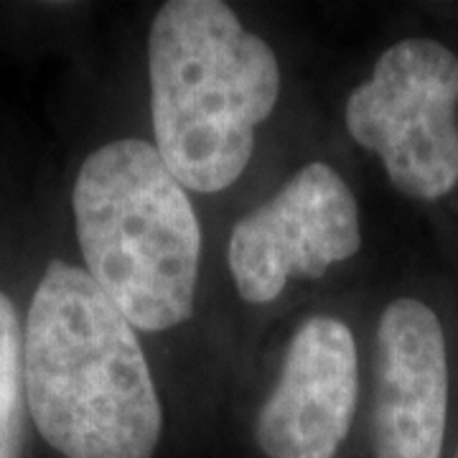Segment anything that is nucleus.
Here are the masks:
<instances>
[{"label": "nucleus", "instance_id": "1", "mask_svg": "<svg viewBox=\"0 0 458 458\" xmlns=\"http://www.w3.org/2000/svg\"><path fill=\"white\" fill-rule=\"evenodd\" d=\"M29 412L66 458H150L164 410L138 334L92 276L51 260L23 328Z\"/></svg>", "mask_w": 458, "mask_h": 458}, {"label": "nucleus", "instance_id": "2", "mask_svg": "<svg viewBox=\"0 0 458 458\" xmlns=\"http://www.w3.org/2000/svg\"><path fill=\"white\" fill-rule=\"evenodd\" d=\"M156 150L183 189L232 186L280 95L273 49L227 3L171 0L148 36Z\"/></svg>", "mask_w": 458, "mask_h": 458}, {"label": "nucleus", "instance_id": "3", "mask_svg": "<svg viewBox=\"0 0 458 458\" xmlns=\"http://www.w3.org/2000/svg\"><path fill=\"white\" fill-rule=\"evenodd\" d=\"M87 273L135 328L168 331L194 311L201 227L156 146L98 148L72 194Z\"/></svg>", "mask_w": 458, "mask_h": 458}, {"label": "nucleus", "instance_id": "4", "mask_svg": "<svg viewBox=\"0 0 458 458\" xmlns=\"http://www.w3.org/2000/svg\"><path fill=\"white\" fill-rule=\"evenodd\" d=\"M458 56L430 38H405L377 59L346 99V128L375 150L397 191L438 199L458 181Z\"/></svg>", "mask_w": 458, "mask_h": 458}, {"label": "nucleus", "instance_id": "5", "mask_svg": "<svg viewBox=\"0 0 458 458\" xmlns=\"http://www.w3.org/2000/svg\"><path fill=\"white\" fill-rule=\"evenodd\" d=\"M361 245L352 189L327 164H309L229 237V270L247 303L276 301L288 278H321Z\"/></svg>", "mask_w": 458, "mask_h": 458}, {"label": "nucleus", "instance_id": "6", "mask_svg": "<svg viewBox=\"0 0 458 458\" xmlns=\"http://www.w3.org/2000/svg\"><path fill=\"white\" fill-rule=\"evenodd\" d=\"M360 390L357 344L331 316L295 331L278 387L258 415V443L267 458H334L346 438Z\"/></svg>", "mask_w": 458, "mask_h": 458}, {"label": "nucleus", "instance_id": "7", "mask_svg": "<svg viewBox=\"0 0 458 458\" xmlns=\"http://www.w3.org/2000/svg\"><path fill=\"white\" fill-rule=\"evenodd\" d=\"M448 412V360L438 316L397 298L377 328V458H441Z\"/></svg>", "mask_w": 458, "mask_h": 458}, {"label": "nucleus", "instance_id": "8", "mask_svg": "<svg viewBox=\"0 0 458 458\" xmlns=\"http://www.w3.org/2000/svg\"><path fill=\"white\" fill-rule=\"evenodd\" d=\"M26 410L23 328L16 306L0 293V458H21L23 454Z\"/></svg>", "mask_w": 458, "mask_h": 458}, {"label": "nucleus", "instance_id": "9", "mask_svg": "<svg viewBox=\"0 0 458 458\" xmlns=\"http://www.w3.org/2000/svg\"><path fill=\"white\" fill-rule=\"evenodd\" d=\"M454 458H458V448H456V456H454Z\"/></svg>", "mask_w": 458, "mask_h": 458}]
</instances>
